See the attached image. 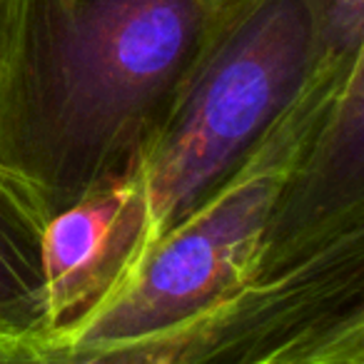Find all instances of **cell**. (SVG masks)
Wrapping results in <instances>:
<instances>
[{"label": "cell", "mask_w": 364, "mask_h": 364, "mask_svg": "<svg viewBox=\"0 0 364 364\" xmlns=\"http://www.w3.org/2000/svg\"><path fill=\"white\" fill-rule=\"evenodd\" d=\"M63 3H65V6H70V3H73V0H63Z\"/></svg>", "instance_id": "cell-9"}, {"label": "cell", "mask_w": 364, "mask_h": 364, "mask_svg": "<svg viewBox=\"0 0 364 364\" xmlns=\"http://www.w3.org/2000/svg\"><path fill=\"white\" fill-rule=\"evenodd\" d=\"M140 240L142 215L130 177L48 220L50 342L65 337L125 282L140 259Z\"/></svg>", "instance_id": "cell-6"}, {"label": "cell", "mask_w": 364, "mask_h": 364, "mask_svg": "<svg viewBox=\"0 0 364 364\" xmlns=\"http://www.w3.org/2000/svg\"><path fill=\"white\" fill-rule=\"evenodd\" d=\"M322 63L329 60L312 0L230 3L170 120L130 175L142 215L140 259L237 175Z\"/></svg>", "instance_id": "cell-2"}, {"label": "cell", "mask_w": 364, "mask_h": 364, "mask_svg": "<svg viewBox=\"0 0 364 364\" xmlns=\"http://www.w3.org/2000/svg\"><path fill=\"white\" fill-rule=\"evenodd\" d=\"M0 364H364V232L150 337L0 342Z\"/></svg>", "instance_id": "cell-4"}, {"label": "cell", "mask_w": 364, "mask_h": 364, "mask_svg": "<svg viewBox=\"0 0 364 364\" xmlns=\"http://www.w3.org/2000/svg\"><path fill=\"white\" fill-rule=\"evenodd\" d=\"M362 60L359 55L349 63H322L237 175L198 213L157 240L125 282L58 344L150 337L257 282L259 242L284 175L349 70Z\"/></svg>", "instance_id": "cell-3"}, {"label": "cell", "mask_w": 364, "mask_h": 364, "mask_svg": "<svg viewBox=\"0 0 364 364\" xmlns=\"http://www.w3.org/2000/svg\"><path fill=\"white\" fill-rule=\"evenodd\" d=\"M354 232H364V60L349 70L284 175L255 279L282 277Z\"/></svg>", "instance_id": "cell-5"}, {"label": "cell", "mask_w": 364, "mask_h": 364, "mask_svg": "<svg viewBox=\"0 0 364 364\" xmlns=\"http://www.w3.org/2000/svg\"><path fill=\"white\" fill-rule=\"evenodd\" d=\"M312 8L324 60L364 55V0H312Z\"/></svg>", "instance_id": "cell-8"}, {"label": "cell", "mask_w": 364, "mask_h": 364, "mask_svg": "<svg viewBox=\"0 0 364 364\" xmlns=\"http://www.w3.org/2000/svg\"><path fill=\"white\" fill-rule=\"evenodd\" d=\"M46 225L31 195L0 172V342H50Z\"/></svg>", "instance_id": "cell-7"}, {"label": "cell", "mask_w": 364, "mask_h": 364, "mask_svg": "<svg viewBox=\"0 0 364 364\" xmlns=\"http://www.w3.org/2000/svg\"><path fill=\"white\" fill-rule=\"evenodd\" d=\"M232 0H0V172L46 220L127 180Z\"/></svg>", "instance_id": "cell-1"}]
</instances>
